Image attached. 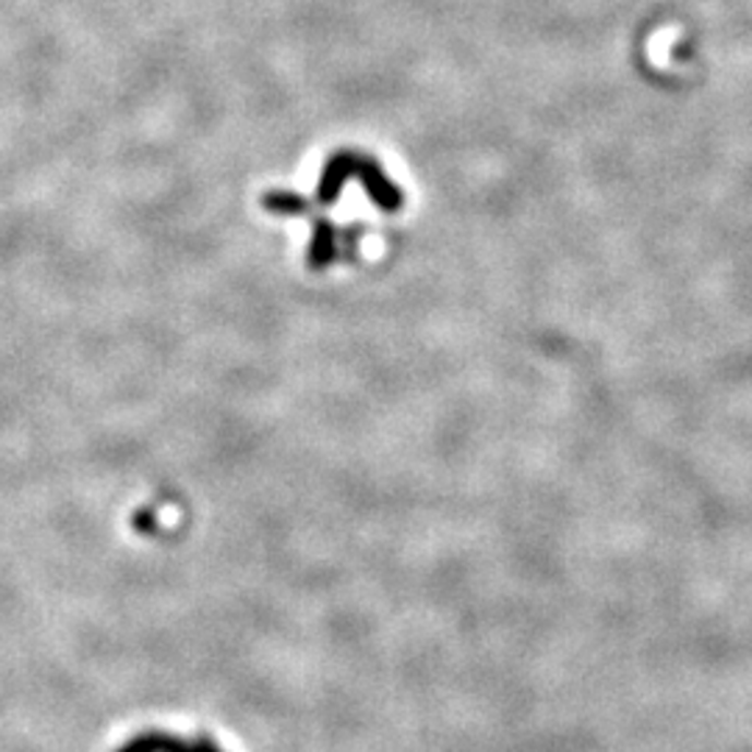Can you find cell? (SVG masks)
<instances>
[{
  "label": "cell",
  "instance_id": "6da1fadb",
  "mask_svg": "<svg viewBox=\"0 0 752 752\" xmlns=\"http://www.w3.org/2000/svg\"><path fill=\"white\" fill-rule=\"evenodd\" d=\"M120 752H224V750L210 739L184 741V739H176V736H165V733H143L134 741H129V744H126Z\"/></svg>",
  "mask_w": 752,
  "mask_h": 752
}]
</instances>
